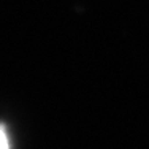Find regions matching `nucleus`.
<instances>
[{"instance_id":"f257e3e1","label":"nucleus","mask_w":149,"mask_h":149,"mask_svg":"<svg viewBox=\"0 0 149 149\" xmlns=\"http://www.w3.org/2000/svg\"><path fill=\"white\" fill-rule=\"evenodd\" d=\"M0 149H11V143H10V136L3 127H0Z\"/></svg>"}]
</instances>
